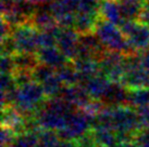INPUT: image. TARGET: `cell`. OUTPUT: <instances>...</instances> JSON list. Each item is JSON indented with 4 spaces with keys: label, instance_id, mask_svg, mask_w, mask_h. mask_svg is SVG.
<instances>
[{
    "label": "cell",
    "instance_id": "1",
    "mask_svg": "<svg viewBox=\"0 0 149 147\" xmlns=\"http://www.w3.org/2000/svg\"><path fill=\"white\" fill-rule=\"evenodd\" d=\"M76 109L74 105L66 102L61 96L47 98L35 116V120L40 129L59 131L64 127L69 116Z\"/></svg>",
    "mask_w": 149,
    "mask_h": 147
},
{
    "label": "cell",
    "instance_id": "2",
    "mask_svg": "<svg viewBox=\"0 0 149 147\" xmlns=\"http://www.w3.org/2000/svg\"><path fill=\"white\" fill-rule=\"evenodd\" d=\"M47 96L42 83L32 80L19 86L13 106L26 119L34 118L45 104Z\"/></svg>",
    "mask_w": 149,
    "mask_h": 147
},
{
    "label": "cell",
    "instance_id": "3",
    "mask_svg": "<svg viewBox=\"0 0 149 147\" xmlns=\"http://www.w3.org/2000/svg\"><path fill=\"white\" fill-rule=\"evenodd\" d=\"M94 33L98 36L107 50L121 52L123 54H131L136 52L130 45L126 37L121 30L119 25L113 24L99 16L95 25Z\"/></svg>",
    "mask_w": 149,
    "mask_h": 147
},
{
    "label": "cell",
    "instance_id": "4",
    "mask_svg": "<svg viewBox=\"0 0 149 147\" xmlns=\"http://www.w3.org/2000/svg\"><path fill=\"white\" fill-rule=\"evenodd\" d=\"M112 130L118 134L120 142L133 139V136L141 129L136 109L130 105L112 107Z\"/></svg>",
    "mask_w": 149,
    "mask_h": 147
},
{
    "label": "cell",
    "instance_id": "5",
    "mask_svg": "<svg viewBox=\"0 0 149 147\" xmlns=\"http://www.w3.org/2000/svg\"><path fill=\"white\" fill-rule=\"evenodd\" d=\"M94 118L91 116L82 108H77L69 116L64 127L58 133L61 139H77L91 130Z\"/></svg>",
    "mask_w": 149,
    "mask_h": 147
},
{
    "label": "cell",
    "instance_id": "6",
    "mask_svg": "<svg viewBox=\"0 0 149 147\" xmlns=\"http://www.w3.org/2000/svg\"><path fill=\"white\" fill-rule=\"evenodd\" d=\"M130 45L134 51L143 52L149 49V25L137 21H123L120 25Z\"/></svg>",
    "mask_w": 149,
    "mask_h": 147
},
{
    "label": "cell",
    "instance_id": "7",
    "mask_svg": "<svg viewBox=\"0 0 149 147\" xmlns=\"http://www.w3.org/2000/svg\"><path fill=\"white\" fill-rule=\"evenodd\" d=\"M38 35L39 30L35 28L29 22L13 27L11 37L15 45L17 53V52L36 53L39 49Z\"/></svg>",
    "mask_w": 149,
    "mask_h": 147
},
{
    "label": "cell",
    "instance_id": "8",
    "mask_svg": "<svg viewBox=\"0 0 149 147\" xmlns=\"http://www.w3.org/2000/svg\"><path fill=\"white\" fill-rule=\"evenodd\" d=\"M79 36L74 27H60L57 35V47L71 62L77 57Z\"/></svg>",
    "mask_w": 149,
    "mask_h": 147
},
{
    "label": "cell",
    "instance_id": "9",
    "mask_svg": "<svg viewBox=\"0 0 149 147\" xmlns=\"http://www.w3.org/2000/svg\"><path fill=\"white\" fill-rule=\"evenodd\" d=\"M128 89L122 82H113L109 84L107 91L101 98V102L104 105L111 107L127 105L128 102Z\"/></svg>",
    "mask_w": 149,
    "mask_h": 147
},
{
    "label": "cell",
    "instance_id": "10",
    "mask_svg": "<svg viewBox=\"0 0 149 147\" xmlns=\"http://www.w3.org/2000/svg\"><path fill=\"white\" fill-rule=\"evenodd\" d=\"M2 126L10 128L17 135L27 131V119L13 106L2 107Z\"/></svg>",
    "mask_w": 149,
    "mask_h": 147
},
{
    "label": "cell",
    "instance_id": "11",
    "mask_svg": "<svg viewBox=\"0 0 149 147\" xmlns=\"http://www.w3.org/2000/svg\"><path fill=\"white\" fill-rule=\"evenodd\" d=\"M66 102L71 103L76 108H83L91 102L93 98L86 91L85 87L81 83L72 84V86H64L60 95Z\"/></svg>",
    "mask_w": 149,
    "mask_h": 147
},
{
    "label": "cell",
    "instance_id": "12",
    "mask_svg": "<svg viewBox=\"0 0 149 147\" xmlns=\"http://www.w3.org/2000/svg\"><path fill=\"white\" fill-rule=\"evenodd\" d=\"M37 57L39 63L52 67L54 69H58L61 66L70 63V60L60 51L57 45L52 47H42L37 50Z\"/></svg>",
    "mask_w": 149,
    "mask_h": 147
},
{
    "label": "cell",
    "instance_id": "13",
    "mask_svg": "<svg viewBox=\"0 0 149 147\" xmlns=\"http://www.w3.org/2000/svg\"><path fill=\"white\" fill-rule=\"evenodd\" d=\"M29 23L33 25L35 28H37L39 32L59 26L57 19L50 10L49 4L37 5L35 12L29 19Z\"/></svg>",
    "mask_w": 149,
    "mask_h": 147
},
{
    "label": "cell",
    "instance_id": "14",
    "mask_svg": "<svg viewBox=\"0 0 149 147\" xmlns=\"http://www.w3.org/2000/svg\"><path fill=\"white\" fill-rule=\"evenodd\" d=\"M110 83H111V81L109 80V78L107 76H104V74L99 73L93 77L88 78L81 84H83L85 87L86 91L93 100H99L100 101Z\"/></svg>",
    "mask_w": 149,
    "mask_h": 147
},
{
    "label": "cell",
    "instance_id": "15",
    "mask_svg": "<svg viewBox=\"0 0 149 147\" xmlns=\"http://www.w3.org/2000/svg\"><path fill=\"white\" fill-rule=\"evenodd\" d=\"M121 82L128 89L149 87V75L146 73L141 66L127 68L124 71V76Z\"/></svg>",
    "mask_w": 149,
    "mask_h": 147
},
{
    "label": "cell",
    "instance_id": "16",
    "mask_svg": "<svg viewBox=\"0 0 149 147\" xmlns=\"http://www.w3.org/2000/svg\"><path fill=\"white\" fill-rule=\"evenodd\" d=\"M79 74V83H83L88 78L100 73L99 61L91 57H77L72 61Z\"/></svg>",
    "mask_w": 149,
    "mask_h": 147
},
{
    "label": "cell",
    "instance_id": "17",
    "mask_svg": "<svg viewBox=\"0 0 149 147\" xmlns=\"http://www.w3.org/2000/svg\"><path fill=\"white\" fill-rule=\"evenodd\" d=\"M99 16L120 26L123 22V17L121 14L118 0H101L99 7Z\"/></svg>",
    "mask_w": 149,
    "mask_h": 147
},
{
    "label": "cell",
    "instance_id": "18",
    "mask_svg": "<svg viewBox=\"0 0 149 147\" xmlns=\"http://www.w3.org/2000/svg\"><path fill=\"white\" fill-rule=\"evenodd\" d=\"M91 132L97 145H99L101 147H118L119 144L121 143L116 132L112 129L98 127L93 128Z\"/></svg>",
    "mask_w": 149,
    "mask_h": 147
},
{
    "label": "cell",
    "instance_id": "19",
    "mask_svg": "<svg viewBox=\"0 0 149 147\" xmlns=\"http://www.w3.org/2000/svg\"><path fill=\"white\" fill-rule=\"evenodd\" d=\"M123 21H137L141 19L144 0H118Z\"/></svg>",
    "mask_w": 149,
    "mask_h": 147
},
{
    "label": "cell",
    "instance_id": "20",
    "mask_svg": "<svg viewBox=\"0 0 149 147\" xmlns=\"http://www.w3.org/2000/svg\"><path fill=\"white\" fill-rule=\"evenodd\" d=\"M81 0H54L49 4L51 12L58 20L63 15L76 14L79 10Z\"/></svg>",
    "mask_w": 149,
    "mask_h": 147
},
{
    "label": "cell",
    "instance_id": "21",
    "mask_svg": "<svg viewBox=\"0 0 149 147\" xmlns=\"http://www.w3.org/2000/svg\"><path fill=\"white\" fill-rule=\"evenodd\" d=\"M99 19V14L87 12H77L75 15L74 27L79 34L94 32L95 25Z\"/></svg>",
    "mask_w": 149,
    "mask_h": 147
},
{
    "label": "cell",
    "instance_id": "22",
    "mask_svg": "<svg viewBox=\"0 0 149 147\" xmlns=\"http://www.w3.org/2000/svg\"><path fill=\"white\" fill-rule=\"evenodd\" d=\"M127 105L135 109L141 106L149 105V87L130 89Z\"/></svg>",
    "mask_w": 149,
    "mask_h": 147
},
{
    "label": "cell",
    "instance_id": "23",
    "mask_svg": "<svg viewBox=\"0 0 149 147\" xmlns=\"http://www.w3.org/2000/svg\"><path fill=\"white\" fill-rule=\"evenodd\" d=\"M13 60L15 64V69L33 70L39 64L36 53L17 52L13 55Z\"/></svg>",
    "mask_w": 149,
    "mask_h": 147
},
{
    "label": "cell",
    "instance_id": "24",
    "mask_svg": "<svg viewBox=\"0 0 149 147\" xmlns=\"http://www.w3.org/2000/svg\"><path fill=\"white\" fill-rule=\"evenodd\" d=\"M56 73L64 86H72V84L79 83V74L72 62L56 69Z\"/></svg>",
    "mask_w": 149,
    "mask_h": 147
},
{
    "label": "cell",
    "instance_id": "25",
    "mask_svg": "<svg viewBox=\"0 0 149 147\" xmlns=\"http://www.w3.org/2000/svg\"><path fill=\"white\" fill-rule=\"evenodd\" d=\"M42 86L44 91H45L47 98H51L61 95V92L63 90L64 84L60 80V78L57 75V73H54L49 78H47L44 82H42Z\"/></svg>",
    "mask_w": 149,
    "mask_h": 147
},
{
    "label": "cell",
    "instance_id": "26",
    "mask_svg": "<svg viewBox=\"0 0 149 147\" xmlns=\"http://www.w3.org/2000/svg\"><path fill=\"white\" fill-rule=\"evenodd\" d=\"M7 147H39L38 132L26 131L22 134L17 135L13 143Z\"/></svg>",
    "mask_w": 149,
    "mask_h": 147
},
{
    "label": "cell",
    "instance_id": "27",
    "mask_svg": "<svg viewBox=\"0 0 149 147\" xmlns=\"http://www.w3.org/2000/svg\"><path fill=\"white\" fill-rule=\"evenodd\" d=\"M38 139L40 147H57L61 141L58 131L40 129L38 131Z\"/></svg>",
    "mask_w": 149,
    "mask_h": 147
},
{
    "label": "cell",
    "instance_id": "28",
    "mask_svg": "<svg viewBox=\"0 0 149 147\" xmlns=\"http://www.w3.org/2000/svg\"><path fill=\"white\" fill-rule=\"evenodd\" d=\"M54 73H56L54 68L46 65V64L39 63L33 69V79L35 81L42 83V82L45 81L47 78H49L51 75H54Z\"/></svg>",
    "mask_w": 149,
    "mask_h": 147
},
{
    "label": "cell",
    "instance_id": "29",
    "mask_svg": "<svg viewBox=\"0 0 149 147\" xmlns=\"http://www.w3.org/2000/svg\"><path fill=\"white\" fill-rule=\"evenodd\" d=\"M133 141L138 147H149V128H141L133 136Z\"/></svg>",
    "mask_w": 149,
    "mask_h": 147
},
{
    "label": "cell",
    "instance_id": "30",
    "mask_svg": "<svg viewBox=\"0 0 149 147\" xmlns=\"http://www.w3.org/2000/svg\"><path fill=\"white\" fill-rule=\"evenodd\" d=\"M14 70H15V64H14L13 55L2 54V56H1V73L13 74Z\"/></svg>",
    "mask_w": 149,
    "mask_h": 147
},
{
    "label": "cell",
    "instance_id": "31",
    "mask_svg": "<svg viewBox=\"0 0 149 147\" xmlns=\"http://www.w3.org/2000/svg\"><path fill=\"white\" fill-rule=\"evenodd\" d=\"M17 137V134L14 131L10 128L2 126L1 129V146H10L13 143V141Z\"/></svg>",
    "mask_w": 149,
    "mask_h": 147
},
{
    "label": "cell",
    "instance_id": "32",
    "mask_svg": "<svg viewBox=\"0 0 149 147\" xmlns=\"http://www.w3.org/2000/svg\"><path fill=\"white\" fill-rule=\"evenodd\" d=\"M136 113L141 128H149V105L136 108Z\"/></svg>",
    "mask_w": 149,
    "mask_h": 147
},
{
    "label": "cell",
    "instance_id": "33",
    "mask_svg": "<svg viewBox=\"0 0 149 147\" xmlns=\"http://www.w3.org/2000/svg\"><path fill=\"white\" fill-rule=\"evenodd\" d=\"M76 143L79 145V147H96L97 143H96L94 136L91 134V132L89 131L88 133L82 135L81 137H79L77 139H75Z\"/></svg>",
    "mask_w": 149,
    "mask_h": 147
},
{
    "label": "cell",
    "instance_id": "34",
    "mask_svg": "<svg viewBox=\"0 0 149 147\" xmlns=\"http://www.w3.org/2000/svg\"><path fill=\"white\" fill-rule=\"evenodd\" d=\"M141 54V67L144 68L146 73L149 75V49L143 51V52H139Z\"/></svg>",
    "mask_w": 149,
    "mask_h": 147
},
{
    "label": "cell",
    "instance_id": "35",
    "mask_svg": "<svg viewBox=\"0 0 149 147\" xmlns=\"http://www.w3.org/2000/svg\"><path fill=\"white\" fill-rule=\"evenodd\" d=\"M139 20L149 25V0H144V7Z\"/></svg>",
    "mask_w": 149,
    "mask_h": 147
},
{
    "label": "cell",
    "instance_id": "36",
    "mask_svg": "<svg viewBox=\"0 0 149 147\" xmlns=\"http://www.w3.org/2000/svg\"><path fill=\"white\" fill-rule=\"evenodd\" d=\"M57 147H79L75 139H61Z\"/></svg>",
    "mask_w": 149,
    "mask_h": 147
},
{
    "label": "cell",
    "instance_id": "37",
    "mask_svg": "<svg viewBox=\"0 0 149 147\" xmlns=\"http://www.w3.org/2000/svg\"><path fill=\"white\" fill-rule=\"evenodd\" d=\"M29 1L35 5H45V4L52 3L54 0H29Z\"/></svg>",
    "mask_w": 149,
    "mask_h": 147
},
{
    "label": "cell",
    "instance_id": "38",
    "mask_svg": "<svg viewBox=\"0 0 149 147\" xmlns=\"http://www.w3.org/2000/svg\"><path fill=\"white\" fill-rule=\"evenodd\" d=\"M118 147H138V146H137V144L135 143L133 139H130V141H124V142H121Z\"/></svg>",
    "mask_w": 149,
    "mask_h": 147
},
{
    "label": "cell",
    "instance_id": "39",
    "mask_svg": "<svg viewBox=\"0 0 149 147\" xmlns=\"http://www.w3.org/2000/svg\"><path fill=\"white\" fill-rule=\"evenodd\" d=\"M96 147H101V146H99V145H97V146H96Z\"/></svg>",
    "mask_w": 149,
    "mask_h": 147
},
{
    "label": "cell",
    "instance_id": "40",
    "mask_svg": "<svg viewBox=\"0 0 149 147\" xmlns=\"http://www.w3.org/2000/svg\"><path fill=\"white\" fill-rule=\"evenodd\" d=\"M39 147H40V146H39Z\"/></svg>",
    "mask_w": 149,
    "mask_h": 147
}]
</instances>
